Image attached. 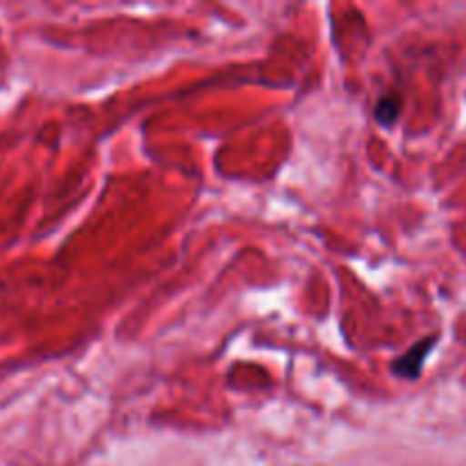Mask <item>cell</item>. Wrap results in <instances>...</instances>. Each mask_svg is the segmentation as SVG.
I'll list each match as a JSON object with an SVG mask.
<instances>
[{
    "label": "cell",
    "instance_id": "obj_1",
    "mask_svg": "<svg viewBox=\"0 0 466 466\" xmlns=\"http://www.w3.org/2000/svg\"><path fill=\"white\" fill-rule=\"evenodd\" d=\"M440 341V335H431L426 339L417 341L410 350H405L400 358H396L391 362V371L399 378H405V380H417L423 371V362H426L428 355L432 353L435 344Z\"/></svg>",
    "mask_w": 466,
    "mask_h": 466
},
{
    "label": "cell",
    "instance_id": "obj_2",
    "mask_svg": "<svg viewBox=\"0 0 466 466\" xmlns=\"http://www.w3.org/2000/svg\"><path fill=\"white\" fill-rule=\"evenodd\" d=\"M399 116H400V96L399 94L382 96L376 105V121L380 123L382 127H390L399 121Z\"/></svg>",
    "mask_w": 466,
    "mask_h": 466
}]
</instances>
